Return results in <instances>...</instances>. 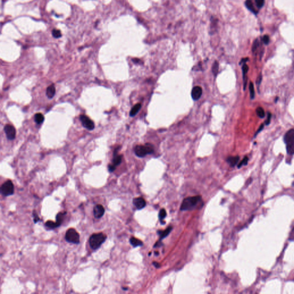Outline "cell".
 <instances>
[{"mask_svg":"<svg viewBox=\"0 0 294 294\" xmlns=\"http://www.w3.org/2000/svg\"><path fill=\"white\" fill-rule=\"evenodd\" d=\"M248 58H244V59H242L241 60V61H240V63H239V64H241V63H245L246 61H248Z\"/></svg>","mask_w":294,"mask_h":294,"instance_id":"8d00e7d4","label":"cell"},{"mask_svg":"<svg viewBox=\"0 0 294 294\" xmlns=\"http://www.w3.org/2000/svg\"><path fill=\"white\" fill-rule=\"evenodd\" d=\"M105 209L101 205H96L93 208V214L95 218H100L105 214Z\"/></svg>","mask_w":294,"mask_h":294,"instance_id":"9c48e42d","label":"cell"},{"mask_svg":"<svg viewBox=\"0 0 294 294\" xmlns=\"http://www.w3.org/2000/svg\"><path fill=\"white\" fill-rule=\"evenodd\" d=\"M172 231V227L170 226L168 228H167L164 231H160L159 232V234L160 235V241L163 239V238H166L167 235L170 234V233Z\"/></svg>","mask_w":294,"mask_h":294,"instance_id":"ac0fdd59","label":"cell"},{"mask_svg":"<svg viewBox=\"0 0 294 294\" xmlns=\"http://www.w3.org/2000/svg\"><path fill=\"white\" fill-rule=\"evenodd\" d=\"M79 119L83 127L89 130H92L94 129L95 127L94 123L89 117L82 115L80 116Z\"/></svg>","mask_w":294,"mask_h":294,"instance_id":"52a82bcc","label":"cell"},{"mask_svg":"<svg viewBox=\"0 0 294 294\" xmlns=\"http://www.w3.org/2000/svg\"><path fill=\"white\" fill-rule=\"evenodd\" d=\"M257 46H258V41H257V42H255L254 43L253 45L252 51H253V52H254V51H255V50H256V48H257Z\"/></svg>","mask_w":294,"mask_h":294,"instance_id":"d590c367","label":"cell"},{"mask_svg":"<svg viewBox=\"0 0 294 294\" xmlns=\"http://www.w3.org/2000/svg\"><path fill=\"white\" fill-rule=\"evenodd\" d=\"M245 5L248 8V9H249L252 12L255 13L254 9V7L253 5V2H252V0H246L245 2Z\"/></svg>","mask_w":294,"mask_h":294,"instance_id":"d4e9b609","label":"cell"},{"mask_svg":"<svg viewBox=\"0 0 294 294\" xmlns=\"http://www.w3.org/2000/svg\"><path fill=\"white\" fill-rule=\"evenodd\" d=\"M116 166H114L113 164H111L108 166V170L110 173L113 172L116 170Z\"/></svg>","mask_w":294,"mask_h":294,"instance_id":"1f68e13d","label":"cell"},{"mask_svg":"<svg viewBox=\"0 0 294 294\" xmlns=\"http://www.w3.org/2000/svg\"><path fill=\"white\" fill-rule=\"evenodd\" d=\"M32 216L33 218V221L35 223H37L40 221V218L38 214V213L36 212L35 210H33L32 213Z\"/></svg>","mask_w":294,"mask_h":294,"instance_id":"f1b7e54d","label":"cell"},{"mask_svg":"<svg viewBox=\"0 0 294 294\" xmlns=\"http://www.w3.org/2000/svg\"><path fill=\"white\" fill-rule=\"evenodd\" d=\"M65 239L69 243L78 244L80 242V235L75 229L70 228L66 231Z\"/></svg>","mask_w":294,"mask_h":294,"instance_id":"5b68a950","label":"cell"},{"mask_svg":"<svg viewBox=\"0 0 294 294\" xmlns=\"http://www.w3.org/2000/svg\"><path fill=\"white\" fill-rule=\"evenodd\" d=\"M263 42L265 44H268L269 42V38L268 37V36H267V35H265L263 38Z\"/></svg>","mask_w":294,"mask_h":294,"instance_id":"836d02e7","label":"cell"},{"mask_svg":"<svg viewBox=\"0 0 294 294\" xmlns=\"http://www.w3.org/2000/svg\"><path fill=\"white\" fill-rule=\"evenodd\" d=\"M34 119H35V121L36 122V123L41 124L43 122V121L44 120V117L42 113H39L35 115Z\"/></svg>","mask_w":294,"mask_h":294,"instance_id":"d6986e66","label":"cell"},{"mask_svg":"<svg viewBox=\"0 0 294 294\" xmlns=\"http://www.w3.org/2000/svg\"><path fill=\"white\" fill-rule=\"evenodd\" d=\"M284 141L286 144L287 152L289 155L294 154V129L288 130L284 137Z\"/></svg>","mask_w":294,"mask_h":294,"instance_id":"3957f363","label":"cell"},{"mask_svg":"<svg viewBox=\"0 0 294 294\" xmlns=\"http://www.w3.org/2000/svg\"><path fill=\"white\" fill-rule=\"evenodd\" d=\"M53 35L54 38H59L61 36V32L60 31H59L58 29H54L53 31Z\"/></svg>","mask_w":294,"mask_h":294,"instance_id":"4316f807","label":"cell"},{"mask_svg":"<svg viewBox=\"0 0 294 294\" xmlns=\"http://www.w3.org/2000/svg\"><path fill=\"white\" fill-rule=\"evenodd\" d=\"M133 203L138 210L142 209L146 206L145 201L141 197L134 198L133 200Z\"/></svg>","mask_w":294,"mask_h":294,"instance_id":"30bf717a","label":"cell"},{"mask_svg":"<svg viewBox=\"0 0 294 294\" xmlns=\"http://www.w3.org/2000/svg\"><path fill=\"white\" fill-rule=\"evenodd\" d=\"M45 226L49 229H54L58 228L56 222H53L52 221H47L45 224Z\"/></svg>","mask_w":294,"mask_h":294,"instance_id":"44dd1931","label":"cell"},{"mask_svg":"<svg viewBox=\"0 0 294 294\" xmlns=\"http://www.w3.org/2000/svg\"><path fill=\"white\" fill-rule=\"evenodd\" d=\"M0 191L2 195L4 196H8L14 194V187L12 181L10 180H8L5 181L1 186Z\"/></svg>","mask_w":294,"mask_h":294,"instance_id":"8992f818","label":"cell"},{"mask_svg":"<svg viewBox=\"0 0 294 294\" xmlns=\"http://www.w3.org/2000/svg\"><path fill=\"white\" fill-rule=\"evenodd\" d=\"M133 61L134 63H138L140 62V60L137 59H134L132 60Z\"/></svg>","mask_w":294,"mask_h":294,"instance_id":"74e56055","label":"cell"},{"mask_svg":"<svg viewBox=\"0 0 294 294\" xmlns=\"http://www.w3.org/2000/svg\"><path fill=\"white\" fill-rule=\"evenodd\" d=\"M248 70H249V67H248V65H246V64H244L242 65V75H243L244 90H245V88H246V83H247V79H248V78H247L246 74L248 73Z\"/></svg>","mask_w":294,"mask_h":294,"instance_id":"7c38bea8","label":"cell"},{"mask_svg":"<svg viewBox=\"0 0 294 294\" xmlns=\"http://www.w3.org/2000/svg\"><path fill=\"white\" fill-rule=\"evenodd\" d=\"M271 117H272V115L271 113L268 112V114H267V119L265 120V124L267 125H268L270 122H271Z\"/></svg>","mask_w":294,"mask_h":294,"instance_id":"f546056e","label":"cell"},{"mask_svg":"<svg viewBox=\"0 0 294 294\" xmlns=\"http://www.w3.org/2000/svg\"><path fill=\"white\" fill-rule=\"evenodd\" d=\"M202 94V89L199 86L194 87L191 92V96L194 100H198Z\"/></svg>","mask_w":294,"mask_h":294,"instance_id":"8fae6325","label":"cell"},{"mask_svg":"<svg viewBox=\"0 0 294 294\" xmlns=\"http://www.w3.org/2000/svg\"><path fill=\"white\" fill-rule=\"evenodd\" d=\"M4 131L6 137L9 140H13L16 137V131L15 128L9 124H7L4 126Z\"/></svg>","mask_w":294,"mask_h":294,"instance_id":"ba28073f","label":"cell"},{"mask_svg":"<svg viewBox=\"0 0 294 294\" xmlns=\"http://www.w3.org/2000/svg\"><path fill=\"white\" fill-rule=\"evenodd\" d=\"M155 254H156V255H158V254H159V253H158V252H155Z\"/></svg>","mask_w":294,"mask_h":294,"instance_id":"60d3db41","label":"cell"},{"mask_svg":"<svg viewBox=\"0 0 294 294\" xmlns=\"http://www.w3.org/2000/svg\"><path fill=\"white\" fill-rule=\"evenodd\" d=\"M106 235L101 232L93 234L89 238V244L91 248L93 250L98 249L106 241Z\"/></svg>","mask_w":294,"mask_h":294,"instance_id":"6da1fadb","label":"cell"},{"mask_svg":"<svg viewBox=\"0 0 294 294\" xmlns=\"http://www.w3.org/2000/svg\"><path fill=\"white\" fill-rule=\"evenodd\" d=\"M201 201V197L200 196H195L191 197H188L184 199L181 205L180 210L181 211L191 210L195 208L198 203Z\"/></svg>","mask_w":294,"mask_h":294,"instance_id":"7a4b0ae2","label":"cell"},{"mask_svg":"<svg viewBox=\"0 0 294 294\" xmlns=\"http://www.w3.org/2000/svg\"><path fill=\"white\" fill-rule=\"evenodd\" d=\"M122 155H115L114 156V158L113 159V160H112V164L115 166L116 167L118 166L119 164H120V163H121V161H122Z\"/></svg>","mask_w":294,"mask_h":294,"instance_id":"ffe728a7","label":"cell"},{"mask_svg":"<svg viewBox=\"0 0 294 294\" xmlns=\"http://www.w3.org/2000/svg\"><path fill=\"white\" fill-rule=\"evenodd\" d=\"M239 159V156H231L227 159V162L231 165V167H235L238 163Z\"/></svg>","mask_w":294,"mask_h":294,"instance_id":"2e32d148","label":"cell"},{"mask_svg":"<svg viewBox=\"0 0 294 294\" xmlns=\"http://www.w3.org/2000/svg\"><path fill=\"white\" fill-rule=\"evenodd\" d=\"M249 93H250V99L253 100L254 98L255 95V91H254V85L252 82H250L249 85Z\"/></svg>","mask_w":294,"mask_h":294,"instance_id":"7402d4cb","label":"cell"},{"mask_svg":"<svg viewBox=\"0 0 294 294\" xmlns=\"http://www.w3.org/2000/svg\"><path fill=\"white\" fill-rule=\"evenodd\" d=\"M67 214V212L66 211H63V212H60L59 213L57 216H56V223L57 224V226L58 227L60 226L63 220H64V218L65 217V216Z\"/></svg>","mask_w":294,"mask_h":294,"instance_id":"5bb4252c","label":"cell"},{"mask_svg":"<svg viewBox=\"0 0 294 294\" xmlns=\"http://www.w3.org/2000/svg\"><path fill=\"white\" fill-rule=\"evenodd\" d=\"M218 70H219V64L216 61L213 65V67H212V71H213V74L215 76H216L218 74Z\"/></svg>","mask_w":294,"mask_h":294,"instance_id":"cb8c5ba5","label":"cell"},{"mask_svg":"<svg viewBox=\"0 0 294 294\" xmlns=\"http://www.w3.org/2000/svg\"><path fill=\"white\" fill-rule=\"evenodd\" d=\"M122 289H123V290H128V288H124V287H122Z\"/></svg>","mask_w":294,"mask_h":294,"instance_id":"ab89813d","label":"cell"},{"mask_svg":"<svg viewBox=\"0 0 294 294\" xmlns=\"http://www.w3.org/2000/svg\"><path fill=\"white\" fill-rule=\"evenodd\" d=\"M256 112L257 115L260 118H264L265 117V116L264 110L261 107H258L256 109Z\"/></svg>","mask_w":294,"mask_h":294,"instance_id":"603a6c76","label":"cell"},{"mask_svg":"<svg viewBox=\"0 0 294 294\" xmlns=\"http://www.w3.org/2000/svg\"><path fill=\"white\" fill-rule=\"evenodd\" d=\"M55 93H56V89H55V87L54 85H51L47 88L46 95L49 98H50V99L53 98L54 97Z\"/></svg>","mask_w":294,"mask_h":294,"instance_id":"4fadbf2b","label":"cell"},{"mask_svg":"<svg viewBox=\"0 0 294 294\" xmlns=\"http://www.w3.org/2000/svg\"><path fill=\"white\" fill-rule=\"evenodd\" d=\"M256 2L257 4V6L260 8H261L264 3V0H256Z\"/></svg>","mask_w":294,"mask_h":294,"instance_id":"4dcf8cb0","label":"cell"},{"mask_svg":"<svg viewBox=\"0 0 294 294\" xmlns=\"http://www.w3.org/2000/svg\"><path fill=\"white\" fill-rule=\"evenodd\" d=\"M261 80H262V75L260 74V75L258 76V78L257 79V81H256V83L259 86H260V85L261 82Z\"/></svg>","mask_w":294,"mask_h":294,"instance_id":"e575fe53","label":"cell"},{"mask_svg":"<svg viewBox=\"0 0 294 294\" xmlns=\"http://www.w3.org/2000/svg\"><path fill=\"white\" fill-rule=\"evenodd\" d=\"M166 215H167V213H166V210L164 209H161L159 212V220L161 222L165 218V217H166Z\"/></svg>","mask_w":294,"mask_h":294,"instance_id":"484cf974","label":"cell"},{"mask_svg":"<svg viewBox=\"0 0 294 294\" xmlns=\"http://www.w3.org/2000/svg\"><path fill=\"white\" fill-rule=\"evenodd\" d=\"M264 124H261V125H260V126L259 127V128L258 129V130L256 131V133L254 134V137H256V136H257V134H259V133L261 131H262V130H263V128H264Z\"/></svg>","mask_w":294,"mask_h":294,"instance_id":"d6a6232c","label":"cell"},{"mask_svg":"<svg viewBox=\"0 0 294 294\" xmlns=\"http://www.w3.org/2000/svg\"><path fill=\"white\" fill-rule=\"evenodd\" d=\"M129 241H130V244L134 248L141 246L143 245V242L141 240H140L135 237H132L130 238Z\"/></svg>","mask_w":294,"mask_h":294,"instance_id":"9a60e30c","label":"cell"},{"mask_svg":"<svg viewBox=\"0 0 294 294\" xmlns=\"http://www.w3.org/2000/svg\"><path fill=\"white\" fill-rule=\"evenodd\" d=\"M141 108V104H137L135 105L131 109L130 112V117H134L137 113L138 112V111L140 110Z\"/></svg>","mask_w":294,"mask_h":294,"instance_id":"e0dca14e","label":"cell"},{"mask_svg":"<svg viewBox=\"0 0 294 294\" xmlns=\"http://www.w3.org/2000/svg\"><path fill=\"white\" fill-rule=\"evenodd\" d=\"M153 265H155V267H156V268H159V266H160L159 264V263H156V262H153Z\"/></svg>","mask_w":294,"mask_h":294,"instance_id":"f35d334b","label":"cell"},{"mask_svg":"<svg viewBox=\"0 0 294 294\" xmlns=\"http://www.w3.org/2000/svg\"><path fill=\"white\" fill-rule=\"evenodd\" d=\"M248 158L247 156H245L242 160V161L238 164V168H240L241 167H242V166H245L248 163Z\"/></svg>","mask_w":294,"mask_h":294,"instance_id":"83f0119b","label":"cell"},{"mask_svg":"<svg viewBox=\"0 0 294 294\" xmlns=\"http://www.w3.org/2000/svg\"><path fill=\"white\" fill-rule=\"evenodd\" d=\"M154 148L152 144H146L144 145H137L134 149L136 155L139 158H143L148 154L153 152Z\"/></svg>","mask_w":294,"mask_h":294,"instance_id":"277c9868","label":"cell"}]
</instances>
